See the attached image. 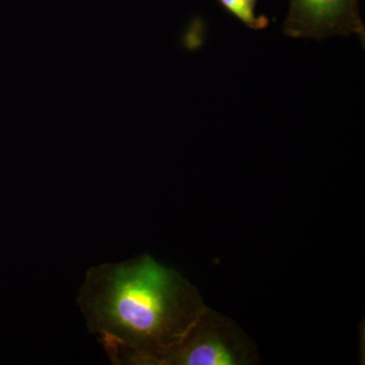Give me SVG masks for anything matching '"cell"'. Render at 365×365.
I'll use <instances>...</instances> for the list:
<instances>
[{"label":"cell","mask_w":365,"mask_h":365,"mask_svg":"<svg viewBox=\"0 0 365 365\" xmlns=\"http://www.w3.org/2000/svg\"><path fill=\"white\" fill-rule=\"evenodd\" d=\"M78 304L114 364L160 365L206 309L193 284L148 255L91 268Z\"/></svg>","instance_id":"6da1fadb"},{"label":"cell","mask_w":365,"mask_h":365,"mask_svg":"<svg viewBox=\"0 0 365 365\" xmlns=\"http://www.w3.org/2000/svg\"><path fill=\"white\" fill-rule=\"evenodd\" d=\"M256 346L232 319L206 307L191 330L160 365H248Z\"/></svg>","instance_id":"7a4b0ae2"},{"label":"cell","mask_w":365,"mask_h":365,"mask_svg":"<svg viewBox=\"0 0 365 365\" xmlns=\"http://www.w3.org/2000/svg\"><path fill=\"white\" fill-rule=\"evenodd\" d=\"M283 32L289 38L317 41L355 35L364 47L359 0H290Z\"/></svg>","instance_id":"3957f363"},{"label":"cell","mask_w":365,"mask_h":365,"mask_svg":"<svg viewBox=\"0 0 365 365\" xmlns=\"http://www.w3.org/2000/svg\"><path fill=\"white\" fill-rule=\"evenodd\" d=\"M228 11L252 30H263L267 28L269 20L266 16H257L255 7L246 0H218Z\"/></svg>","instance_id":"277c9868"},{"label":"cell","mask_w":365,"mask_h":365,"mask_svg":"<svg viewBox=\"0 0 365 365\" xmlns=\"http://www.w3.org/2000/svg\"><path fill=\"white\" fill-rule=\"evenodd\" d=\"M249 4H251L252 6H256L257 0H246Z\"/></svg>","instance_id":"5b68a950"}]
</instances>
